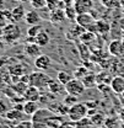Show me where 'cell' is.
<instances>
[{
    "label": "cell",
    "mask_w": 124,
    "mask_h": 128,
    "mask_svg": "<svg viewBox=\"0 0 124 128\" xmlns=\"http://www.w3.org/2000/svg\"><path fill=\"white\" fill-rule=\"evenodd\" d=\"M25 22L28 25V26H33V25H39L41 22V16L37 11L34 10H31L28 12H26V16H25Z\"/></svg>",
    "instance_id": "16"
},
{
    "label": "cell",
    "mask_w": 124,
    "mask_h": 128,
    "mask_svg": "<svg viewBox=\"0 0 124 128\" xmlns=\"http://www.w3.org/2000/svg\"><path fill=\"white\" fill-rule=\"evenodd\" d=\"M25 116H26L25 112L17 111L15 108H10L9 112L6 113L5 118H6L7 121H12V122H21V121H23V117H25Z\"/></svg>",
    "instance_id": "14"
},
{
    "label": "cell",
    "mask_w": 124,
    "mask_h": 128,
    "mask_svg": "<svg viewBox=\"0 0 124 128\" xmlns=\"http://www.w3.org/2000/svg\"><path fill=\"white\" fill-rule=\"evenodd\" d=\"M89 114V107L86 104H82V102H78L75 104L74 106L70 107L69 113H68V118L71 121V122H78L80 120L87 117Z\"/></svg>",
    "instance_id": "1"
},
{
    "label": "cell",
    "mask_w": 124,
    "mask_h": 128,
    "mask_svg": "<svg viewBox=\"0 0 124 128\" xmlns=\"http://www.w3.org/2000/svg\"><path fill=\"white\" fill-rule=\"evenodd\" d=\"M0 96H1V94H0ZM0 100H1V98H0Z\"/></svg>",
    "instance_id": "47"
},
{
    "label": "cell",
    "mask_w": 124,
    "mask_h": 128,
    "mask_svg": "<svg viewBox=\"0 0 124 128\" xmlns=\"http://www.w3.org/2000/svg\"><path fill=\"white\" fill-rule=\"evenodd\" d=\"M43 31V27L41 25H33V26H30L28 30H27V36H31V37H37L38 33Z\"/></svg>",
    "instance_id": "32"
},
{
    "label": "cell",
    "mask_w": 124,
    "mask_h": 128,
    "mask_svg": "<svg viewBox=\"0 0 124 128\" xmlns=\"http://www.w3.org/2000/svg\"><path fill=\"white\" fill-rule=\"evenodd\" d=\"M17 1H20V2H27V1H31V0H17Z\"/></svg>",
    "instance_id": "43"
},
{
    "label": "cell",
    "mask_w": 124,
    "mask_h": 128,
    "mask_svg": "<svg viewBox=\"0 0 124 128\" xmlns=\"http://www.w3.org/2000/svg\"><path fill=\"white\" fill-rule=\"evenodd\" d=\"M23 102H20V104H14V106H12V108H15L17 111H22L23 112Z\"/></svg>",
    "instance_id": "39"
},
{
    "label": "cell",
    "mask_w": 124,
    "mask_h": 128,
    "mask_svg": "<svg viewBox=\"0 0 124 128\" xmlns=\"http://www.w3.org/2000/svg\"><path fill=\"white\" fill-rule=\"evenodd\" d=\"M87 74H89V72H87L86 68H84V66H79L78 69L75 70V73H74V76H75L76 79H82V78L86 76Z\"/></svg>",
    "instance_id": "34"
},
{
    "label": "cell",
    "mask_w": 124,
    "mask_h": 128,
    "mask_svg": "<svg viewBox=\"0 0 124 128\" xmlns=\"http://www.w3.org/2000/svg\"><path fill=\"white\" fill-rule=\"evenodd\" d=\"M52 65V59L46 56V54H41L38 56L36 59H34V66L39 70V72H44V70H48Z\"/></svg>",
    "instance_id": "7"
},
{
    "label": "cell",
    "mask_w": 124,
    "mask_h": 128,
    "mask_svg": "<svg viewBox=\"0 0 124 128\" xmlns=\"http://www.w3.org/2000/svg\"><path fill=\"white\" fill-rule=\"evenodd\" d=\"M102 6H105L108 10H116L122 8V0H100Z\"/></svg>",
    "instance_id": "23"
},
{
    "label": "cell",
    "mask_w": 124,
    "mask_h": 128,
    "mask_svg": "<svg viewBox=\"0 0 124 128\" xmlns=\"http://www.w3.org/2000/svg\"><path fill=\"white\" fill-rule=\"evenodd\" d=\"M41 96H42V91L39 89L34 88V86H31V85L27 88V90L23 94V97L26 98V101H36V102H38Z\"/></svg>",
    "instance_id": "11"
},
{
    "label": "cell",
    "mask_w": 124,
    "mask_h": 128,
    "mask_svg": "<svg viewBox=\"0 0 124 128\" xmlns=\"http://www.w3.org/2000/svg\"><path fill=\"white\" fill-rule=\"evenodd\" d=\"M109 53L114 57L124 56V41L122 40H113L108 46Z\"/></svg>",
    "instance_id": "6"
},
{
    "label": "cell",
    "mask_w": 124,
    "mask_h": 128,
    "mask_svg": "<svg viewBox=\"0 0 124 128\" xmlns=\"http://www.w3.org/2000/svg\"><path fill=\"white\" fill-rule=\"evenodd\" d=\"M111 90L114 91L116 94L122 95L124 92V76L118 75V76L112 78V80H111Z\"/></svg>",
    "instance_id": "10"
},
{
    "label": "cell",
    "mask_w": 124,
    "mask_h": 128,
    "mask_svg": "<svg viewBox=\"0 0 124 128\" xmlns=\"http://www.w3.org/2000/svg\"><path fill=\"white\" fill-rule=\"evenodd\" d=\"M39 110V106L36 101H26L23 105V112L26 116H33L36 112Z\"/></svg>",
    "instance_id": "19"
},
{
    "label": "cell",
    "mask_w": 124,
    "mask_h": 128,
    "mask_svg": "<svg viewBox=\"0 0 124 128\" xmlns=\"http://www.w3.org/2000/svg\"><path fill=\"white\" fill-rule=\"evenodd\" d=\"M2 36H4V28L0 27V40H2Z\"/></svg>",
    "instance_id": "42"
},
{
    "label": "cell",
    "mask_w": 124,
    "mask_h": 128,
    "mask_svg": "<svg viewBox=\"0 0 124 128\" xmlns=\"http://www.w3.org/2000/svg\"><path fill=\"white\" fill-rule=\"evenodd\" d=\"M47 90H48L50 94H53V95H55V96L60 95V94H63V92H66V90H65V85H63L58 79H50L49 84H48Z\"/></svg>",
    "instance_id": "8"
},
{
    "label": "cell",
    "mask_w": 124,
    "mask_h": 128,
    "mask_svg": "<svg viewBox=\"0 0 124 128\" xmlns=\"http://www.w3.org/2000/svg\"><path fill=\"white\" fill-rule=\"evenodd\" d=\"M66 4L64 2V0H47V9L50 11H54L57 9H65Z\"/></svg>",
    "instance_id": "21"
},
{
    "label": "cell",
    "mask_w": 124,
    "mask_h": 128,
    "mask_svg": "<svg viewBox=\"0 0 124 128\" xmlns=\"http://www.w3.org/2000/svg\"><path fill=\"white\" fill-rule=\"evenodd\" d=\"M65 18H66V15H65V10L64 9H57V10L49 12V21L52 24H55V25L60 24Z\"/></svg>",
    "instance_id": "12"
},
{
    "label": "cell",
    "mask_w": 124,
    "mask_h": 128,
    "mask_svg": "<svg viewBox=\"0 0 124 128\" xmlns=\"http://www.w3.org/2000/svg\"><path fill=\"white\" fill-rule=\"evenodd\" d=\"M82 82H84V85L86 86V88H92L96 85V82H97V76L93 74V73H89L86 76H84L82 78Z\"/></svg>",
    "instance_id": "27"
},
{
    "label": "cell",
    "mask_w": 124,
    "mask_h": 128,
    "mask_svg": "<svg viewBox=\"0 0 124 128\" xmlns=\"http://www.w3.org/2000/svg\"><path fill=\"white\" fill-rule=\"evenodd\" d=\"M73 5L78 14H86L92 11L93 0H75Z\"/></svg>",
    "instance_id": "5"
},
{
    "label": "cell",
    "mask_w": 124,
    "mask_h": 128,
    "mask_svg": "<svg viewBox=\"0 0 124 128\" xmlns=\"http://www.w3.org/2000/svg\"><path fill=\"white\" fill-rule=\"evenodd\" d=\"M49 41H50V37H49V34L44 31L38 33L37 37H36V43H37L38 46H41V47H46L47 44L49 43Z\"/></svg>",
    "instance_id": "24"
},
{
    "label": "cell",
    "mask_w": 124,
    "mask_h": 128,
    "mask_svg": "<svg viewBox=\"0 0 124 128\" xmlns=\"http://www.w3.org/2000/svg\"><path fill=\"white\" fill-rule=\"evenodd\" d=\"M14 128H33V124H32V121H21V122H17Z\"/></svg>",
    "instance_id": "36"
},
{
    "label": "cell",
    "mask_w": 124,
    "mask_h": 128,
    "mask_svg": "<svg viewBox=\"0 0 124 128\" xmlns=\"http://www.w3.org/2000/svg\"><path fill=\"white\" fill-rule=\"evenodd\" d=\"M2 5H4V0H0V8H1Z\"/></svg>",
    "instance_id": "44"
},
{
    "label": "cell",
    "mask_w": 124,
    "mask_h": 128,
    "mask_svg": "<svg viewBox=\"0 0 124 128\" xmlns=\"http://www.w3.org/2000/svg\"><path fill=\"white\" fill-rule=\"evenodd\" d=\"M0 128H14V126H10V124H7V123L0 122Z\"/></svg>",
    "instance_id": "40"
},
{
    "label": "cell",
    "mask_w": 124,
    "mask_h": 128,
    "mask_svg": "<svg viewBox=\"0 0 124 128\" xmlns=\"http://www.w3.org/2000/svg\"><path fill=\"white\" fill-rule=\"evenodd\" d=\"M31 6L33 9H43L47 6V0H31Z\"/></svg>",
    "instance_id": "35"
},
{
    "label": "cell",
    "mask_w": 124,
    "mask_h": 128,
    "mask_svg": "<svg viewBox=\"0 0 124 128\" xmlns=\"http://www.w3.org/2000/svg\"><path fill=\"white\" fill-rule=\"evenodd\" d=\"M122 8L124 9V0H122Z\"/></svg>",
    "instance_id": "45"
},
{
    "label": "cell",
    "mask_w": 124,
    "mask_h": 128,
    "mask_svg": "<svg viewBox=\"0 0 124 128\" xmlns=\"http://www.w3.org/2000/svg\"><path fill=\"white\" fill-rule=\"evenodd\" d=\"M65 90H66V94L79 97V96H81L84 92H85L86 86L84 85V82H82L81 79L74 78V79H71L66 85H65Z\"/></svg>",
    "instance_id": "4"
},
{
    "label": "cell",
    "mask_w": 124,
    "mask_h": 128,
    "mask_svg": "<svg viewBox=\"0 0 124 128\" xmlns=\"http://www.w3.org/2000/svg\"><path fill=\"white\" fill-rule=\"evenodd\" d=\"M75 22L80 25V26H82L84 28H89L91 25H93L95 22H96V20H95V17H93L90 12H86V14H79L78 17H76V20H75Z\"/></svg>",
    "instance_id": "9"
},
{
    "label": "cell",
    "mask_w": 124,
    "mask_h": 128,
    "mask_svg": "<svg viewBox=\"0 0 124 128\" xmlns=\"http://www.w3.org/2000/svg\"><path fill=\"white\" fill-rule=\"evenodd\" d=\"M57 79L59 80L63 85H66L70 80L73 79V76H71L70 73H68V72H65V70H60V72L58 73V75H57Z\"/></svg>",
    "instance_id": "29"
},
{
    "label": "cell",
    "mask_w": 124,
    "mask_h": 128,
    "mask_svg": "<svg viewBox=\"0 0 124 128\" xmlns=\"http://www.w3.org/2000/svg\"><path fill=\"white\" fill-rule=\"evenodd\" d=\"M20 37H21V30L16 25V22H11L4 27L2 40L5 41V43H15L16 41L20 40Z\"/></svg>",
    "instance_id": "3"
},
{
    "label": "cell",
    "mask_w": 124,
    "mask_h": 128,
    "mask_svg": "<svg viewBox=\"0 0 124 128\" xmlns=\"http://www.w3.org/2000/svg\"><path fill=\"white\" fill-rule=\"evenodd\" d=\"M96 25H97V33L98 34H107L111 31V25L105 20H97Z\"/></svg>",
    "instance_id": "22"
},
{
    "label": "cell",
    "mask_w": 124,
    "mask_h": 128,
    "mask_svg": "<svg viewBox=\"0 0 124 128\" xmlns=\"http://www.w3.org/2000/svg\"><path fill=\"white\" fill-rule=\"evenodd\" d=\"M11 14H12V18H14V22H18L21 20H25V16H26V12H25V8L22 5H18L14 8L11 10Z\"/></svg>",
    "instance_id": "20"
},
{
    "label": "cell",
    "mask_w": 124,
    "mask_h": 128,
    "mask_svg": "<svg viewBox=\"0 0 124 128\" xmlns=\"http://www.w3.org/2000/svg\"><path fill=\"white\" fill-rule=\"evenodd\" d=\"M0 85L4 88V86H9V85H12V75L10 74L9 69H0Z\"/></svg>",
    "instance_id": "18"
},
{
    "label": "cell",
    "mask_w": 124,
    "mask_h": 128,
    "mask_svg": "<svg viewBox=\"0 0 124 128\" xmlns=\"http://www.w3.org/2000/svg\"><path fill=\"white\" fill-rule=\"evenodd\" d=\"M122 96H123V97H124V92H123V94H122Z\"/></svg>",
    "instance_id": "46"
},
{
    "label": "cell",
    "mask_w": 124,
    "mask_h": 128,
    "mask_svg": "<svg viewBox=\"0 0 124 128\" xmlns=\"http://www.w3.org/2000/svg\"><path fill=\"white\" fill-rule=\"evenodd\" d=\"M5 48V41L4 40H0V50H2Z\"/></svg>",
    "instance_id": "41"
},
{
    "label": "cell",
    "mask_w": 124,
    "mask_h": 128,
    "mask_svg": "<svg viewBox=\"0 0 124 128\" xmlns=\"http://www.w3.org/2000/svg\"><path fill=\"white\" fill-rule=\"evenodd\" d=\"M30 86V84H27V82H25V81H17L15 84H12V88H14V90L16 91V94L17 95H22L25 94V91L27 90V88Z\"/></svg>",
    "instance_id": "26"
},
{
    "label": "cell",
    "mask_w": 124,
    "mask_h": 128,
    "mask_svg": "<svg viewBox=\"0 0 124 128\" xmlns=\"http://www.w3.org/2000/svg\"><path fill=\"white\" fill-rule=\"evenodd\" d=\"M10 74L12 76H18L21 78L22 75L26 74V66L23 64H20V63H16V64H12V65H9L7 66Z\"/></svg>",
    "instance_id": "15"
},
{
    "label": "cell",
    "mask_w": 124,
    "mask_h": 128,
    "mask_svg": "<svg viewBox=\"0 0 124 128\" xmlns=\"http://www.w3.org/2000/svg\"><path fill=\"white\" fill-rule=\"evenodd\" d=\"M64 10H65V15H66V18H68V20H70V21H75V20H76V17H78L79 14L76 12L74 5H66Z\"/></svg>",
    "instance_id": "28"
},
{
    "label": "cell",
    "mask_w": 124,
    "mask_h": 128,
    "mask_svg": "<svg viewBox=\"0 0 124 128\" xmlns=\"http://www.w3.org/2000/svg\"><path fill=\"white\" fill-rule=\"evenodd\" d=\"M95 38H96V34L90 31H86L85 33H82L81 37H80V40H81V42H82L84 44H89V43L93 42Z\"/></svg>",
    "instance_id": "31"
},
{
    "label": "cell",
    "mask_w": 124,
    "mask_h": 128,
    "mask_svg": "<svg viewBox=\"0 0 124 128\" xmlns=\"http://www.w3.org/2000/svg\"><path fill=\"white\" fill-rule=\"evenodd\" d=\"M50 76H48L47 74H44L43 72H33L30 74V85L34 86L37 89H39L41 91L42 90H46L48 88V84L50 81Z\"/></svg>",
    "instance_id": "2"
},
{
    "label": "cell",
    "mask_w": 124,
    "mask_h": 128,
    "mask_svg": "<svg viewBox=\"0 0 124 128\" xmlns=\"http://www.w3.org/2000/svg\"><path fill=\"white\" fill-rule=\"evenodd\" d=\"M59 128H75V126H74V122H71V121L70 122H66L65 121Z\"/></svg>",
    "instance_id": "38"
},
{
    "label": "cell",
    "mask_w": 124,
    "mask_h": 128,
    "mask_svg": "<svg viewBox=\"0 0 124 128\" xmlns=\"http://www.w3.org/2000/svg\"><path fill=\"white\" fill-rule=\"evenodd\" d=\"M78 97L76 96H73V95H68L64 97V104L66 105V106H69V107H71V106H74L75 104H78Z\"/></svg>",
    "instance_id": "33"
},
{
    "label": "cell",
    "mask_w": 124,
    "mask_h": 128,
    "mask_svg": "<svg viewBox=\"0 0 124 128\" xmlns=\"http://www.w3.org/2000/svg\"><path fill=\"white\" fill-rule=\"evenodd\" d=\"M91 121H92V123L96 126V127H98V126H102L105 122H106V120H105V116L102 114V113H98V112H96L95 114H92L91 117Z\"/></svg>",
    "instance_id": "30"
},
{
    "label": "cell",
    "mask_w": 124,
    "mask_h": 128,
    "mask_svg": "<svg viewBox=\"0 0 124 128\" xmlns=\"http://www.w3.org/2000/svg\"><path fill=\"white\" fill-rule=\"evenodd\" d=\"M74 126H75V128H95L96 127L92 123L90 117H85V118L80 120L78 122H74Z\"/></svg>",
    "instance_id": "25"
},
{
    "label": "cell",
    "mask_w": 124,
    "mask_h": 128,
    "mask_svg": "<svg viewBox=\"0 0 124 128\" xmlns=\"http://www.w3.org/2000/svg\"><path fill=\"white\" fill-rule=\"evenodd\" d=\"M49 110H52L55 114H59V116H64V117H65V116H68L70 107H69V106H66V105L63 102V104H54V105H49Z\"/></svg>",
    "instance_id": "17"
},
{
    "label": "cell",
    "mask_w": 124,
    "mask_h": 128,
    "mask_svg": "<svg viewBox=\"0 0 124 128\" xmlns=\"http://www.w3.org/2000/svg\"><path fill=\"white\" fill-rule=\"evenodd\" d=\"M9 106L2 101V100H0V117H5L6 116V113L9 112Z\"/></svg>",
    "instance_id": "37"
},
{
    "label": "cell",
    "mask_w": 124,
    "mask_h": 128,
    "mask_svg": "<svg viewBox=\"0 0 124 128\" xmlns=\"http://www.w3.org/2000/svg\"><path fill=\"white\" fill-rule=\"evenodd\" d=\"M41 46H38L36 42L34 43H26L25 46V53L28 56V57H32V58H37L38 56L42 54V49H41Z\"/></svg>",
    "instance_id": "13"
}]
</instances>
